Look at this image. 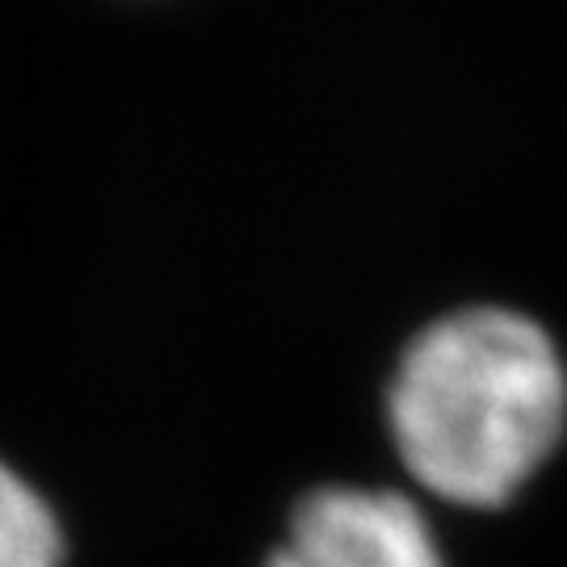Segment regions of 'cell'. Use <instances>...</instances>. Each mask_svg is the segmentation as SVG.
I'll return each mask as SVG.
<instances>
[{
    "label": "cell",
    "instance_id": "obj_3",
    "mask_svg": "<svg viewBox=\"0 0 567 567\" xmlns=\"http://www.w3.org/2000/svg\"><path fill=\"white\" fill-rule=\"evenodd\" d=\"M60 559L55 513L18 471L0 463V567H60Z\"/></svg>",
    "mask_w": 567,
    "mask_h": 567
},
{
    "label": "cell",
    "instance_id": "obj_2",
    "mask_svg": "<svg viewBox=\"0 0 567 567\" xmlns=\"http://www.w3.org/2000/svg\"><path fill=\"white\" fill-rule=\"evenodd\" d=\"M265 567H446L425 513L383 487H320Z\"/></svg>",
    "mask_w": 567,
    "mask_h": 567
},
{
    "label": "cell",
    "instance_id": "obj_1",
    "mask_svg": "<svg viewBox=\"0 0 567 567\" xmlns=\"http://www.w3.org/2000/svg\"><path fill=\"white\" fill-rule=\"evenodd\" d=\"M386 404L400 458L433 496L492 508L559 446L567 374L534 320L471 307L408 344Z\"/></svg>",
    "mask_w": 567,
    "mask_h": 567
}]
</instances>
